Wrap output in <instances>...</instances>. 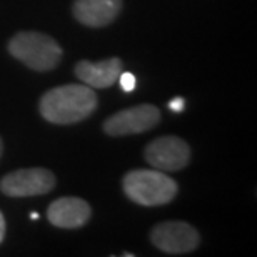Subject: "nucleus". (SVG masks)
I'll list each match as a JSON object with an SVG mask.
<instances>
[{
    "label": "nucleus",
    "mask_w": 257,
    "mask_h": 257,
    "mask_svg": "<svg viewBox=\"0 0 257 257\" xmlns=\"http://www.w3.org/2000/svg\"><path fill=\"white\" fill-rule=\"evenodd\" d=\"M45 120L59 125L75 124L97 109V95L89 85L67 84L47 90L39 104Z\"/></svg>",
    "instance_id": "obj_1"
},
{
    "label": "nucleus",
    "mask_w": 257,
    "mask_h": 257,
    "mask_svg": "<svg viewBox=\"0 0 257 257\" xmlns=\"http://www.w3.org/2000/svg\"><path fill=\"white\" fill-rule=\"evenodd\" d=\"M122 186L128 199L146 207L169 204L179 191L177 182L159 169L156 171L136 169L127 172Z\"/></svg>",
    "instance_id": "obj_2"
},
{
    "label": "nucleus",
    "mask_w": 257,
    "mask_h": 257,
    "mask_svg": "<svg viewBox=\"0 0 257 257\" xmlns=\"http://www.w3.org/2000/svg\"><path fill=\"white\" fill-rule=\"evenodd\" d=\"M9 52L30 69L47 72L62 60V49L52 37L40 32H19L9 42Z\"/></svg>",
    "instance_id": "obj_3"
},
{
    "label": "nucleus",
    "mask_w": 257,
    "mask_h": 257,
    "mask_svg": "<svg viewBox=\"0 0 257 257\" xmlns=\"http://www.w3.org/2000/svg\"><path fill=\"white\" fill-rule=\"evenodd\" d=\"M55 176L49 169L30 167L7 174L0 181V191L9 197H30L54 191Z\"/></svg>",
    "instance_id": "obj_4"
},
{
    "label": "nucleus",
    "mask_w": 257,
    "mask_h": 257,
    "mask_svg": "<svg viewBox=\"0 0 257 257\" xmlns=\"http://www.w3.org/2000/svg\"><path fill=\"white\" fill-rule=\"evenodd\" d=\"M151 240L159 250L166 254H187L197 249L200 235L197 229L182 220H167L157 224L151 232Z\"/></svg>",
    "instance_id": "obj_5"
},
{
    "label": "nucleus",
    "mask_w": 257,
    "mask_h": 257,
    "mask_svg": "<svg viewBox=\"0 0 257 257\" xmlns=\"http://www.w3.org/2000/svg\"><path fill=\"white\" fill-rule=\"evenodd\" d=\"M159 122H161V110L156 105L141 104L110 115L104 122L102 128L107 136L120 137L147 132L156 127Z\"/></svg>",
    "instance_id": "obj_6"
},
{
    "label": "nucleus",
    "mask_w": 257,
    "mask_h": 257,
    "mask_svg": "<svg viewBox=\"0 0 257 257\" xmlns=\"http://www.w3.org/2000/svg\"><path fill=\"white\" fill-rule=\"evenodd\" d=\"M144 156L154 169L177 172L191 162V149L182 139L176 136H164L149 144Z\"/></svg>",
    "instance_id": "obj_7"
},
{
    "label": "nucleus",
    "mask_w": 257,
    "mask_h": 257,
    "mask_svg": "<svg viewBox=\"0 0 257 257\" xmlns=\"http://www.w3.org/2000/svg\"><path fill=\"white\" fill-rule=\"evenodd\" d=\"M92 215L90 205L79 197H60L47 209L49 222L55 227L77 229L89 222Z\"/></svg>",
    "instance_id": "obj_8"
},
{
    "label": "nucleus",
    "mask_w": 257,
    "mask_h": 257,
    "mask_svg": "<svg viewBox=\"0 0 257 257\" xmlns=\"http://www.w3.org/2000/svg\"><path fill=\"white\" fill-rule=\"evenodd\" d=\"M74 17L87 27H105L119 17L122 0H75Z\"/></svg>",
    "instance_id": "obj_9"
},
{
    "label": "nucleus",
    "mask_w": 257,
    "mask_h": 257,
    "mask_svg": "<svg viewBox=\"0 0 257 257\" xmlns=\"http://www.w3.org/2000/svg\"><path fill=\"white\" fill-rule=\"evenodd\" d=\"M122 60L117 57L100 60V62H89L80 60L75 65V75L89 85L90 89H107L112 87L119 79L122 72Z\"/></svg>",
    "instance_id": "obj_10"
},
{
    "label": "nucleus",
    "mask_w": 257,
    "mask_h": 257,
    "mask_svg": "<svg viewBox=\"0 0 257 257\" xmlns=\"http://www.w3.org/2000/svg\"><path fill=\"white\" fill-rule=\"evenodd\" d=\"M119 82H120V87L124 92H132L134 89H136V75L131 74V72H125V74L119 75Z\"/></svg>",
    "instance_id": "obj_11"
},
{
    "label": "nucleus",
    "mask_w": 257,
    "mask_h": 257,
    "mask_svg": "<svg viewBox=\"0 0 257 257\" xmlns=\"http://www.w3.org/2000/svg\"><path fill=\"white\" fill-rule=\"evenodd\" d=\"M169 109L172 112H176V114H181L186 109V100H184V97H176V99H172L169 102Z\"/></svg>",
    "instance_id": "obj_12"
},
{
    "label": "nucleus",
    "mask_w": 257,
    "mask_h": 257,
    "mask_svg": "<svg viewBox=\"0 0 257 257\" xmlns=\"http://www.w3.org/2000/svg\"><path fill=\"white\" fill-rule=\"evenodd\" d=\"M5 219H4V215H2V212H0V242L4 240V237H5Z\"/></svg>",
    "instance_id": "obj_13"
},
{
    "label": "nucleus",
    "mask_w": 257,
    "mask_h": 257,
    "mask_svg": "<svg viewBox=\"0 0 257 257\" xmlns=\"http://www.w3.org/2000/svg\"><path fill=\"white\" fill-rule=\"evenodd\" d=\"M30 219H32V220H37V219H39V214H37V212H32V214H30Z\"/></svg>",
    "instance_id": "obj_14"
},
{
    "label": "nucleus",
    "mask_w": 257,
    "mask_h": 257,
    "mask_svg": "<svg viewBox=\"0 0 257 257\" xmlns=\"http://www.w3.org/2000/svg\"><path fill=\"white\" fill-rule=\"evenodd\" d=\"M2 152H4V142H2V137H0V157H2Z\"/></svg>",
    "instance_id": "obj_15"
}]
</instances>
